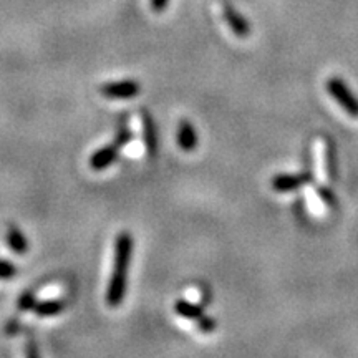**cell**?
I'll return each instance as SVG.
<instances>
[{
    "instance_id": "10",
    "label": "cell",
    "mask_w": 358,
    "mask_h": 358,
    "mask_svg": "<svg viewBox=\"0 0 358 358\" xmlns=\"http://www.w3.org/2000/svg\"><path fill=\"white\" fill-rule=\"evenodd\" d=\"M7 245L13 250V252L19 254V256H24V254H27V250H29V241H27L24 232H22L17 226L8 227Z\"/></svg>"
},
{
    "instance_id": "2",
    "label": "cell",
    "mask_w": 358,
    "mask_h": 358,
    "mask_svg": "<svg viewBox=\"0 0 358 358\" xmlns=\"http://www.w3.org/2000/svg\"><path fill=\"white\" fill-rule=\"evenodd\" d=\"M327 92L330 93V96L335 98V101L347 111L352 118H358V100L353 96L350 88L340 78H330L327 82Z\"/></svg>"
},
{
    "instance_id": "5",
    "label": "cell",
    "mask_w": 358,
    "mask_h": 358,
    "mask_svg": "<svg viewBox=\"0 0 358 358\" xmlns=\"http://www.w3.org/2000/svg\"><path fill=\"white\" fill-rule=\"evenodd\" d=\"M120 150H122V148L116 145L115 141L108 146L100 148V150H98L96 153H93L92 158H90V168L95 169V171H103V169L111 166V164L115 163Z\"/></svg>"
},
{
    "instance_id": "4",
    "label": "cell",
    "mask_w": 358,
    "mask_h": 358,
    "mask_svg": "<svg viewBox=\"0 0 358 358\" xmlns=\"http://www.w3.org/2000/svg\"><path fill=\"white\" fill-rule=\"evenodd\" d=\"M315 159H317V176L320 178V181H327L330 179L334 173L332 166V146L325 138L317 140L315 145Z\"/></svg>"
},
{
    "instance_id": "13",
    "label": "cell",
    "mask_w": 358,
    "mask_h": 358,
    "mask_svg": "<svg viewBox=\"0 0 358 358\" xmlns=\"http://www.w3.org/2000/svg\"><path fill=\"white\" fill-rule=\"evenodd\" d=\"M17 275V267L12 262L0 259V279H12Z\"/></svg>"
},
{
    "instance_id": "6",
    "label": "cell",
    "mask_w": 358,
    "mask_h": 358,
    "mask_svg": "<svg viewBox=\"0 0 358 358\" xmlns=\"http://www.w3.org/2000/svg\"><path fill=\"white\" fill-rule=\"evenodd\" d=\"M310 181V174L301 173V174H282V176L274 178L272 181V189L277 192H289L295 191L299 187Z\"/></svg>"
},
{
    "instance_id": "14",
    "label": "cell",
    "mask_w": 358,
    "mask_h": 358,
    "mask_svg": "<svg viewBox=\"0 0 358 358\" xmlns=\"http://www.w3.org/2000/svg\"><path fill=\"white\" fill-rule=\"evenodd\" d=\"M37 303V299L32 292H25L22 297L19 299V308L22 312L25 310H34V306Z\"/></svg>"
},
{
    "instance_id": "15",
    "label": "cell",
    "mask_w": 358,
    "mask_h": 358,
    "mask_svg": "<svg viewBox=\"0 0 358 358\" xmlns=\"http://www.w3.org/2000/svg\"><path fill=\"white\" fill-rule=\"evenodd\" d=\"M198 325H199V329L203 330V332H213L214 329H216V322H214L211 317H206V315H203V317H199L198 320Z\"/></svg>"
},
{
    "instance_id": "11",
    "label": "cell",
    "mask_w": 358,
    "mask_h": 358,
    "mask_svg": "<svg viewBox=\"0 0 358 358\" xmlns=\"http://www.w3.org/2000/svg\"><path fill=\"white\" fill-rule=\"evenodd\" d=\"M174 312H176L179 317H182V319L194 320V322L198 320L199 317L204 315L203 307L198 306V303H191L187 301H178L174 303Z\"/></svg>"
},
{
    "instance_id": "7",
    "label": "cell",
    "mask_w": 358,
    "mask_h": 358,
    "mask_svg": "<svg viewBox=\"0 0 358 358\" xmlns=\"http://www.w3.org/2000/svg\"><path fill=\"white\" fill-rule=\"evenodd\" d=\"M224 19H226V22L231 27V30L237 35V37H248L250 32L248 20H245L243 15H239L229 3H224Z\"/></svg>"
},
{
    "instance_id": "1",
    "label": "cell",
    "mask_w": 358,
    "mask_h": 358,
    "mask_svg": "<svg viewBox=\"0 0 358 358\" xmlns=\"http://www.w3.org/2000/svg\"><path fill=\"white\" fill-rule=\"evenodd\" d=\"M133 256V237L128 232H122L116 237L115 243V261L113 272L106 290V302L110 307L122 306L127 294V282H128V268L129 261Z\"/></svg>"
},
{
    "instance_id": "3",
    "label": "cell",
    "mask_w": 358,
    "mask_h": 358,
    "mask_svg": "<svg viewBox=\"0 0 358 358\" xmlns=\"http://www.w3.org/2000/svg\"><path fill=\"white\" fill-rule=\"evenodd\" d=\"M140 83L134 80H124V82H113L105 83L100 88V93L106 98H115V100H128L134 98L140 93Z\"/></svg>"
},
{
    "instance_id": "12",
    "label": "cell",
    "mask_w": 358,
    "mask_h": 358,
    "mask_svg": "<svg viewBox=\"0 0 358 358\" xmlns=\"http://www.w3.org/2000/svg\"><path fill=\"white\" fill-rule=\"evenodd\" d=\"M64 308H65L64 301H60V299H52V301H42L35 303L34 312L40 317H53V315H58Z\"/></svg>"
},
{
    "instance_id": "9",
    "label": "cell",
    "mask_w": 358,
    "mask_h": 358,
    "mask_svg": "<svg viewBox=\"0 0 358 358\" xmlns=\"http://www.w3.org/2000/svg\"><path fill=\"white\" fill-rule=\"evenodd\" d=\"M143 138H145L146 151L150 156H155L156 150H158V136H156L153 118L148 113H143Z\"/></svg>"
},
{
    "instance_id": "17",
    "label": "cell",
    "mask_w": 358,
    "mask_h": 358,
    "mask_svg": "<svg viewBox=\"0 0 358 358\" xmlns=\"http://www.w3.org/2000/svg\"><path fill=\"white\" fill-rule=\"evenodd\" d=\"M168 2H169V0H151V7H153L155 12H161V10H164V8H166Z\"/></svg>"
},
{
    "instance_id": "8",
    "label": "cell",
    "mask_w": 358,
    "mask_h": 358,
    "mask_svg": "<svg viewBox=\"0 0 358 358\" xmlns=\"http://www.w3.org/2000/svg\"><path fill=\"white\" fill-rule=\"evenodd\" d=\"M178 145L182 151L189 153V151L196 150L198 145V136H196V129L192 128V124L186 120H182L178 129Z\"/></svg>"
},
{
    "instance_id": "16",
    "label": "cell",
    "mask_w": 358,
    "mask_h": 358,
    "mask_svg": "<svg viewBox=\"0 0 358 358\" xmlns=\"http://www.w3.org/2000/svg\"><path fill=\"white\" fill-rule=\"evenodd\" d=\"M131 140H133V133L129 131V129H122V131L116 134L115 143H116V145H118L120 148H123L124 145H128V143L131 141Z\"/></svg>"
}]
</instances>
